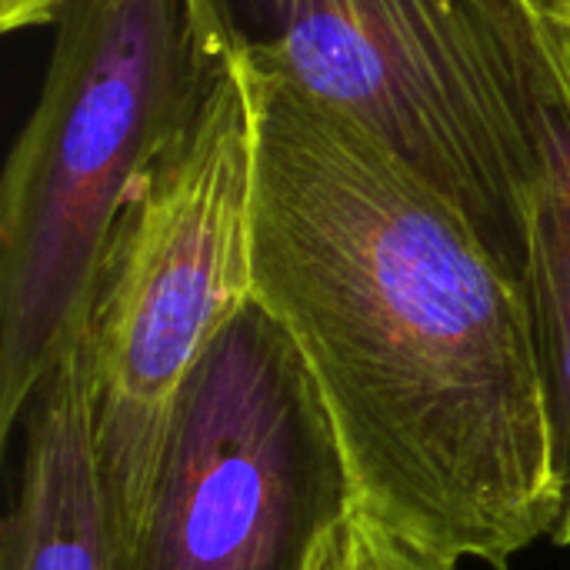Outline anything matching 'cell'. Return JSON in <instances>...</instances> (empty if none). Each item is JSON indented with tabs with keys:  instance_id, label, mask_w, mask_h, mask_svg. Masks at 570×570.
<instances>
[{
	"instance_id": "1",
	"label": "cell",
	"mask_w": 570,
	"mask_h": 570,
	"mask_svg": "<svg viewBox=\"0 0 570 570\" xmlns=\"http://www.w3.org/2000/svg\"><path fill=\"white\" fill-rule=\"evenodd\" d=\"M247 80L254 301L307 361L357 501L504 570L558 521L521 274L354 120L281 77Z\"/></svg>"
},
{
	"instance_id": "2",
	"label": "cell",
	"mask_w": 570,
	"mask_h": 570,
	"mask_svg": "<svg viewBox=\"0 0 570 570\" xmlns=\"http://www.w3.org/2000/svg\"><path fill=\"white\" fill-rule=\"evenodd\" d=\"M0 190V438L83 334L140 177L204 100L224 43L197 0H67Z\"/></svg>"
},
{
	"instance_id": "3",
	"label": "cell",
	"mask_w": 570,
	"mask_h": 570,
	"mask_svg": "<svg viewBox=\"0 0 570 570\" xmlns=\"http://www.w3.org/2000/svg\"><path fill=\"white\" fill-rule=\"evenodd\" d=\"M214 37L354 120L521 274L541 40L514 0H197Z\"/></svg>"
},
{
	"instance_id": "4",
	"label": "cell",
	"mask_w": 570,
	"mask_h": 570,
	"mask_svg": "<svg viewBox=\"0 0 570 570\" xmlns=\"http://www.w3.org/2000/svg\"><path fill=\"white\" fill-rule=\"evenodd\" d=\"M254 94L224 47L194 117L117 217L80 334L97 471L127 564L170 404L204 347L254 297Z\"/></svg>"
},
{
	"instance_id": "5",
	"label": "cell",
	"mask_w": 570,
	"mask_h": 570,
	"mask_svg": "<svg viewBox=\"0 0 570 570\" xmlns=\"http://www.w3.org/2000/svg\"><path fill=\"white\" fill-rule=\"evenodd\" d=\"M354 498L307 361L250 297L170 404L130 570H304Z\"/></svg>"
},
{
	"instance_id": "6",
	"label": "cell",
	"mask_w": 570,
	"mask_h": 570,
	"mask_svg": "<svg viewBox=\"0 0 570 570\" xmlns=\"http://www.w3.org/2000/svg\"><path fill=\"white\" fill-rule=\"evenodd\" d=\"M23 431L0 570H130L97 471L80 341L37 384Z\"/></svg>"
},
{
	"instance_id": "7",
	"label": "cell",
	"mask_w": 570,
	"mask_h": 570,
	"mask_svg": "<svg viewBox=\"0 0 570 570\" xmlns=\"http://www.w3.org/2000/svg\"><path fill=\"white\" fill-rule=\"evenodd\" d=\"M541 100L538 164L524 204L521 284L544 391L558 521L551 541L570 548V33L538 23Z\"/></svg>"
},
{
	"instance_id": "8",
	"label": "cell",
	"mask_w": 570,
	"mask_h": 570,
	"mask_svg": "<svg viewBox=\"0 0 570 570\" xmlns=\"http://www.w3.org/2000/svg\"><path fill=\"white\" fill-rule=\"evenodd\" d=\"M304 570H461V561L391 528L354 498L317 538Z\"/></svg>"
},
{
	"instance_id": "9",
	"label": "cell",
	"mask_w": 570,
	"mask_h": 570,
	"mask_svg": "<svg viewBox=\"0 0 570 570\" xmlns=\"http://www.w3.org/2000/svg\"><path fill=\"white\" fill-rule=\"evenodd\" d=\"M67 0H0V27L7 33L23 30V27H40L57 20L60 7Z\"/></svg>"
},
{
	"instance_id": "10",
	"label": "cell",
	"mask_w": 570,
	"mask_h": 570,
	"mask_svg": "<svg viewBox=\"0 0 570 570\" xmlns=\"http://www.w3.org/2000/svg\"><path fill=\"white\" fill-rule=\"evenodd\" d=\"M528 17L544 27H561L570 33V0H514Z\"/></svg>"
}]
</instances>
